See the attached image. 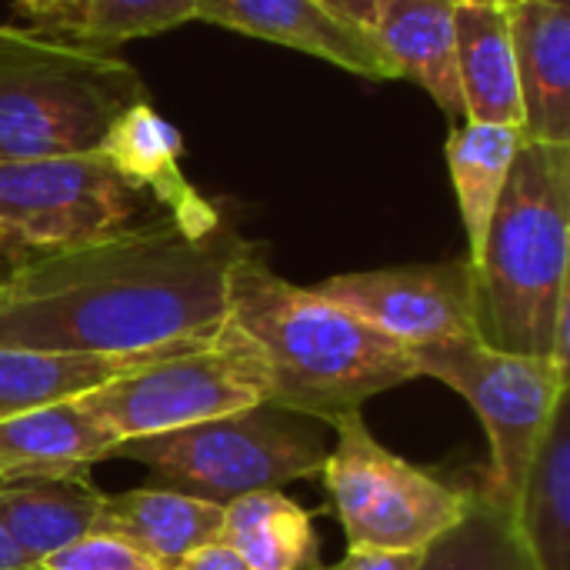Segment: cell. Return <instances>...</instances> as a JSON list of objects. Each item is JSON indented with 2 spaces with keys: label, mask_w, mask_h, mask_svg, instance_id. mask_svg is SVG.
<instances>
[{
  "label": "cell",
  "mask_w": 570,
  "mask_h": 570,
  "mask_svg": "<svg viewBox=\"0 0 570 570\" xmlns=\"http://www.w3.org/2000/svg\"><path fill=\"white\" fill-rule=\"evenodd\" d=\"M374 37L391 53L401 77L421 83L451 120H464L454 50V0H387L374 23Z\"/></svg>",
  "instance_id": "cell-19"
},
{
  "label": "cell",
  "mask_w": 570,
  "mask_h": 570,
  "mask_svg": "<svg viewBox=\"0 0 570 570\" xmlns=\"http://www.w3.org/2000/svg\"><path fill=\"white\" fill-rule=\"evenodd\" d=\"M217 544L250 570H317L314 514L281 491H257L224 508Z\"/></svg>",
  "instance_id": "cell-21"
},
{
  "label": "cell",
  "mask_w": 570,
  "mask_h": 570,
  "mask_svg": "<svg viewBox=\"0 0 570 570\" xmlns=\"http://www.w3.org/2000/svg\"><path fill=\"white\" fill-rule=\"evenodd\" d=\"M3 484H7V481H3V474H0V488H3Z\"/></svg>",
  "instance_id": "cell-32"
},
{
  "label": "cell",
  "mask_w": 570,
  "mask_h": 570,
  "mask_svg": "<svg viewBox=\"0 0 570 570\" xmlns=\"http://www.w3.org/2000/svg\"><path fill=\"white\" fill-rule=\"evenodd\" d=\"M511 528L534 570H570V391L528 461Z\"/></svg>",
  "instance_id": "cell-16"
},
{
  "label": "cell",
  "mask_w": 570,
  "mask_h": 570,
  "mask_svg": "<svg viewBox=\"0 0 570 570\" xmlns=\"http://www.w3.org/2000/svg\"><path fill=\"white\" fill-rule=\"evenodd\" d=\"M160 361V357H157ZM150 364L147 357H100L67 351L0 347V421L47 404L73 401L114 377Z\"/></svg>",
  "instance_id": "cell-22"
},
{
  "label": "cell",
  "mask_w": 570,
  "mask_h": 570,
  "mask_svg": "<svg viewBox=\"0 0 570 570\" xmlns=\"http://www.w3.org/2000/svg\"><path fill=\"white\" fill-rule=\"evenodd\" d=\"M561 3H568V0H561Z\"/></svg>",
  "instance_id": "cell-33"
},
{
  "label": "cell",
  "mask_w": 570,
  "mask_h": 570,
  "mask_svg": "<svg viewBox=\"0 0 570 570\" xmlns=\"http://www.w3.org/2000/svg\"><path fill=\"white\" fill-rule=\"evenodd\" d=\"M167 210L100 150L0 160V261L10 267L70 250Z\"/></svg>",
  "instance_id": "cell-6"
},
{
  "label": "cell",
  "mask_w": 570,
  "mask_h": 570,
  "mask_svg": "<svg viewBox=\"0 0 570 570\" xmlns=\"http://www.w3.org/2000/svg\"><path fill=\"white\" fill-rule=\"evenodd\" d=\"M458 83L464 120L524 127L514 33L508 0H458L454 3Z\"/></svg>",
  "instance_id": "cell-14"
},
{
  "label": "cell",
  "mask_w": 570,
  "mask_h": 570,
  "mask_svg": "<svg viewBox=\"0 0 570 570\" xmlns=\"http://www.w3.org/2000/svg\"><path fill=\"white\" fill-rule=\"evenodd\" d=\"M197 20L274 40L367 80H401L377 37L344 20L324 0H197Z\"/></svg>",
  "instance_id": "cell-11"
},
{
  "label": "cell",
  "mask_w": 570,
  "mask_h": 570,
  "mask_svg": "<svg viewBox=\"0 0 570 570\" xmlns=\"http://www.w3.org/2000/svg\"><path fill=\"white\" fill-rule=\"evenodd\" d=\"M224 508L157 488H134L117 498H104L97 531L117 534L147 551L164 570H174L187 554L217 544Z\"/></svg>",
  "instance_id": "cell-18"
},
{
  "label": "cell",
  "mask_w": 570,
  "mask_h": 570,
  "mask_svg": "<svg viewBox=\"0 0 570 570\" xmlns=\"http://www.w3.org/2000/svg\"><path fill=\"white\" fill-rule=\"evenodd\" d=\"M104 491L83 474L20 478L0 488V524L33 564L97 531Z\"/></svg>",
  "instance_id": "cell-17"
},
{
  "label": "cell",
  "mask_w": 570,
  "mask_h": 570,
  "mask_svg": "<svg viewBox=\"0 0 570 570\" xmlns=\"http://www.w3.org/2000/svg\"><path fill=\"white\" fill-rule=\"evenodd\" d=\"M327 428L337 441L321 474L347 548L424 551L464 518L471 488L448 484L387 451L361 411H347Z\"/></svg>",
  "instance_id": "cell-8"
},
{
  "label": "cell",
  "mask_w": 570,
  "mask_h": 570,
  "mask_svg": "<svg viewBox=\"0 0 570 570\" xmlns=\"http://www.w3.org/2000/svg\"><path fill=\"white\" fill-rule=\"evenodd\" d=\"M37 570H164L147 551H140L137 544L117 538V534H104L94 531L60 551H53L50 558H43Z\"/></svg>",
  "instance_id": "cell-25"
},
{
  "label": "cell",
  "mask_w": 570,
  "mask_h": 570,
  "mask_svg": "<svg viewBox=\"0 0 570 570\" xmlns=\"http://www.w3.org/2000/svg\"><path fill=\"white\" fill-rule=\"evenodd\" d=\"M454 3H458V0H454Z\"/></svg>",
  "instance_id": "cell-34"
},
{
  "label": "cell",
  "mask_w": 570,
  "mask_h": 570,
  "mask_svg": "<svg viewBox=\"0 0 570 570\" xmlns=\"http://www.w3.org/2000/svg\"><path fill=\"white\" fill-rule=\"evenodd\" d=\"M524 140L570 144V10L561 0H508Z\"/></svg>",
  "instance_id": "cell-12"
},
{
  "label": "cell",
  "mask_w": 570,
  "mask_h": 570,
  "mask_svg": "<svg viewBox=\"0 0 570 570\" xmlns=\"http://www.w3.org/2000/svg\"><path fill=\"white\" fill-rule=\"evenodd\" d=\"M570 144L524 140L494 210L478 274V337L548 357L570 304Z\"/></svg>",
  "instance_id": "cell-3"
},
{
  "label": "cell",
  "mask_w": 570,
  "mask_h": 570,
  "mask_svg": "<svg viewBox=\"0 0 570 570\" xmlns=\"http://www.w3.org/2000/svg\"><path fill=\"white\" fill-rule=\"evenodd\" d=\"M77 401L124 444L267 404V371L254 344L224 321L204 347L150 361Z\"/></svg>",
  "instance_id": "cell-9"
},
{
  "label": "cell",
  "mask_w": 570,
  "mask_h": 570,
  "mask_svg": "<svg viewBox=\"0 0 570 570\" xmlns=\"http://www.w3.org/2000/svg\"><path fill=\"white\" fill-rule=\"evenodd\" d=\"M314 291L407 351L448 337H478V274L468 257L334 274Z\"/></svg>",
  "instance_id": "cell-10"
},
{
  "label": "cell",
  "mask_w": 570,
  "mask_h": 570,
  "mask_svg": "<svg viewBox=\"0 0 570 570\" xmlns=\"http://www.w3.org/2000/svg\"><path fill=\"white\" fill-rule=\"evenodd\" d=\"M227 321L267 371V404L324 424L417 377L404 344L314 287L277 277L254 250L227 274Z\"/></svg>",
  "instance_id": "cell-2"
},
{
  "label": "cell",
  "mask_w": 570,
  "mask_h": 570,
  "mask_svg": "<svg viewBox=\"0 0 570 570\" xmlns=\"http://www.w3.org/2000/svg\"><path fill=\"white\" fill-rule=\"evenodd\" d=\"M174 570H250L234 551L220 548V544H207L194 554H187Z\"/></svg>",
  "instance_id": "cell-28"
},
{
  "label": "cell",
  "mask_w": 570,
  "mask_h": 570,
  "mask_svg": "<svg viewBox=\"0 0 570 570\" xmlns=\"http://www.w3.org/2000/svg\"><path fill=\"white\" fill-rule=\"evenodd\" d=\"M87 3L90 0H13V10L20 17H27L33 23V30L70 40L77 33V27L83 23Z\"/></svg>",
  "instance_id": "cell-26"
},
{
  "label": "cell",
  "mask_w": 570,
  "mask_h": 570,
  "mask_svg": "<svg viewBox=\"0 0 570 570\" xmlns=\"http://www.w3.org/2000/svg\"><path fill=\"white\" fill-rule=\"evenodd\" d=\"M417 377H438L461 394L481 417L491 464L478 488L498 511L511 518L528 461L570 391V377L548 357L511 354L481 337H448L411 347Z\"/></svg>",
  "instance_id": "cell-7"
},
{
  "label": "cell",
  "mask_w": 570,
  "mask_h": 570,
  "mask_svg": "<svg viewBox=\"0 0 570 570\" xmlns=\"http://www.w3.org/2000/svg\"><path fill=\"white\" fill-rule=\"evenodd\" d=\"M254 250L227 224L194 230L170 214L23 261L0 294V347L100 357H174L227 321V274Z\"/></svg>",
  "instance_id": "cell-1"
},
{
  "label": "cell",
  "mask_w": 570,
  "mask_h": 570,
  "mask_svg": "<svg viewBox=\"0 0 570 570\" xmlns=\"http://www.w3.org/2000/svg\"><path fill=\"white\" fill-rule=\"evenodd\" d=\"M424 551H377V548H347L344 561L317 570H417Z\"/></svg>",
  "instance_id": "cell-27"
},
{
  "label": "cell",
  "mask_w": 570,
  "mask_h": 570,
  "mask_svg": "<svg viewBox=\"0 0 570 570\" xmlns=\"http://www.w3.org/2000/svg\"><path fill=\"white\" fill-rule=\"evenodd\" d=\"M0 570H33L23 551L13 544V538L3 531V524H0Z\"/></svg>",
  "instance_id": "cell-30"
},
{
  "label": "cell",
  "mask_w": 570,
  "mask_h": 570,
  "mask_svg": "<svg viewBox=\"0 0 570 570\" xmlns=\"http://www.w3.org/2000/svg\"><path fill=\"white\" fill-rule=\"evenodd\" d=\"M524 144V134L518 127L504 124H474L461 120L454 124L448 137V167L458 194V210L468 237V261L478 267L484 254V240L494 220V210L501 204V194L508 187L514 157Z\"/></svg>",
  "instance_id": "cell-20"
},
{
  "label": "cell",
  "mask_w": 570,
  "mask_h": 570,
  "mask_svg": "<svg viewBox=\"0 0 570 570\" xmlns=\"http://www.w3.org/2000/svg\"><path fill=\"white\" fill-rule=\"evenodd\" d=\"M324 428L317 417L257 404L170 434L124 441L114 458L147 464L170 491L227 508L237 498L321 474L327 461Z\"/></svg>",
  "instance_id": "cell-5"
},
{
  "label": "cell",
  "mask_w": 570,
  "mask_h": 570,
  "mask_svg": "<svg viewBox=\"0 0 570 570\" xmlns=\"http://www.w3.org/2000/svg\"><path fill=\"white\" fill-rule=\"evenodd\" d=\"M197 20V0H90L70 40L114 50L137 37H154Z\"/></svg>",
  "instance_id": "cell-24"
},
{
  "label": "cell",
  "mask_w": 570,
  "mask_h": 570,
  "mask_svg": "<svg viewBox=\"0 0 570 570\" xmlns=\"http://www.w3.org/2000/svg\"><path fill=\"white\" fill-rule=\"evenodd\" d=\"M147 100L120 53L0 23V160L94 154L114 120Z\"/></svg>",
  "instance_id": "cell-4"
},
{
  "label": "cell",
  "mask_w": 570,
  "mask_h": 570,
  "mask_svg": "<svg viewBox=\"0 0 570 570\" xmlns=\"http://www.w3.org/2000/svg\"><path fill=\"white\" fill-rule=\"evenodd\" d=\"M3 281H7V274H0V294H3Z\"/></svg>",
  "instance_id": "cell-31"
},
{
  "label": "cell",
  "mask_w": 570,
  "mask_h": 570,
  "mask_svg": "<svg viewBox=\"0 0 570 570\" xmlns=\"http://www.w3.org/2000/svg\"><path fill=\"white\" fill-rule=\"evenodd\" d=\"M417 570H534V564L528 561L511 518L471 488L464 518L424 548Z\"/></svg>",
  "instance_id": "cell-23"
},
{
  "label": "cell",
  "mask_w": 570,
  "mask_h": 570,
  "mask_svg": "<svg viewBox=\"0 0 570 570\" xmlns=\"http://www.w3.org/2000/svg\"><path fill=\"white\" fill-rule=\"evenodd\" d=\"M324 3L331 10H337L344 20H351V23H357V27L374 33V23H377V17H381L387 0H324Z\"/></svg>",
  "instance_id": "cell-29"
},
{
  "label": "cell",
  "mask_w": 570,
  "mask_h": 570,
  "mask_svg": "<svg viewBox=\"0 0 570 570\" xmlns=\"http://www.w3.org/2000/svg\"><path fill=\"white\" fill-rule=\"evenodd\" d=\"M97 150L184 227L214 230L224 224L220 210L207 197H200L197 187L184 177L180 134L150 107V100L134 104L127 114H120Z\"/></svg>",
  "instance_id": "cell-13"
},
{
  "label": "cell",
  "mask_w": 570,
  "mask_h": 570,
  "mask_svg": "<svg viewBox=\"0 0 570 570\" xmlns=\"http://www.w3.org/2000/svg\"><path fill=\"white\" fill-rule=\"evenodd\" d=\"M120 438L90 414L77 397L0 421V474L3 481L83 474L114 458Z\"/></svg>",
  "instance_id": "cell-15"
}]
</instances>
